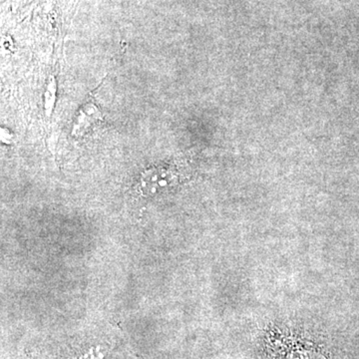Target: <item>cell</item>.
<instances>
[{
	"label": "cell",
	"mask_w": 359,
	"mask_h": 359,
	"mask_svg": "<svg viewBox=\"0 0 359 359\" xmlns=\"http://www.w3.org/2000/svg\"><path fill=\"white\" fill-rule=\"evenodd\" d=\"M104 121L102 112L92 97H89L81 107L77 111L73 121L72 135L74 138H80L89 132L93 131L97 127L100 126Z\"/></svg>",
	"instance_id": "obj_1"
},
{
	"label": "cell",
	"mask_w": 359,
	"mask_h": 359,
	"mask_svg": "<svg viewBox=\"0 0 359 359\" xmlns=\"http://www.w3.org/2000/svg\"><path fill=\"white\" fill-rule=\"evenodd\" d=\"M292 359H318V355H313L311 353H301L299 356Z\"/></svg>",
	"instance_id": "obj_2"
}]
</instances>
